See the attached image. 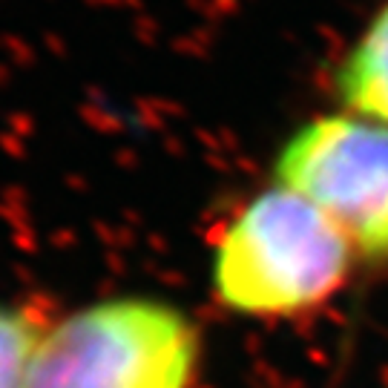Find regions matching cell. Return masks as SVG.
<instances>
[{
    "mask_svg": "<svg viewBox=\"0 0 388 388\" xmlns=\"http://www.w3.org/2000/svg\"><path fill=\"white\" fill-rule=\"evenodd\" d=\"M354 244L302 196L273 187L227 224L216 244L219 299L239 313L288 316L322 305L351 271Z\"/></svg>",
    "mask_w": 388,
    "mask_h": 388,
    "instance_id": "obj_1",
    "label": "cell"
},
{
    "mask_svg": "<svg viewBox=\"0 0 388 388\" xmlns=\"http://www.w3.org/2000/svg\"><path fill=\"white\" fill-rule=\"evenodd\" d=\"M199 331L167 302L121 296L49 325L23 388H190Z\"/></svg>",
    "mask_w": 388,
    "mask_h": 388,
    "instance_id": "obj_2",
    "label": "cell"
},
{
    "mask_svg": "<svg viewBox=\"0 0 388 388\" xmlns=\"http://www.w3.org/2000/svg\"><path fill=\"white\" fill-rule=\"evenodd\" d=\"M276 182L325 213L362 256H388V124L322 115L276 158Z\"/></svg>",
    "mask_w": 388,
    "mask_h": 388,
    "instance_id": "obj_3",
    "label": "cell"
},
{
    "mask_svg": "<svg viewBox=\"0 0 388 388\" xmlns=\"http://www.w3.org/2000/svg\"><path fill=\"white\" fill-rule=\"evenodd\" d=\"M337 93L354 115L388 124V3L342 61Z\"/></svg>",
    "mask_w": 388,
    "mask_h": 388,
    "instance_id": "obj_4",
    "label": "cell"
},
{
    "mask_svg": "<svg viewBox=\"0 0 388 388\" xmlns=\"http://www.w3.org/2000/svg\"><path fill=\"white\" fill-rule=\"evenodd\" d=\"M46 328V320L32 308L0 305V388H23Z\"/></svg>",
    "mask_w": 388,
    "mask_h": 388,
    "instance_id": "obj_5",
    "label": "cell"
}]
</instances>
